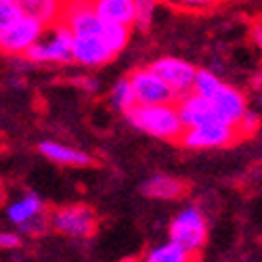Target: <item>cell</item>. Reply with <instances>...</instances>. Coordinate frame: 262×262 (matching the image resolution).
<instances>
[{
    "mask_svg": "<svg viewBox=\"0 0 262 262\" xmlns=\"http://www.w3.org/2000/svg\"><path fill=\"white\" fill-rule=\"evenodd\" d=\"M208 101L214 109L216 120L231 124V126H237L244 120V116L248 114V101H246L244 93L233 89V86H229V84L218 86V91Z\"/></svg>",
    "mask_w": 262,
    "mask_h": 262,
    "instance_id": "obj_9",
    "label": "cell"
},
{
    "mask_svg": "<svg viewBox=\"0 0 262 262\" xmlns=\"http://www.w3.org/2000/svg\"><path fill=\"white\" fill-rule=\"evenodd\" d=\"M126 120L137 130L162 141H179L183 135V122L174 103L160 105H135L126 112Z\"/></svg>",
    "mask_w": 262,
    "mask_h": 262,
    "instance_id": "obj_1",
    "label": "cell"
},
{
    "mask_svg": "<svg viewBox=\"0 0 262 262\" xmlns=\"http://www.w3.org/2000/svg\"><path fill=\"white\" fill-rule=\"evenodd\" d=\"M164 3L177 9H185V11H202V9H210L218 5L221 0H164Z\"/></svg>",
    "mask_w": 262,
    "mask_h": 262,
    "instance_id": "obj_24",
    "label": "cell"
},
{
    "mask_svg": "<svg viewBox=\"0 0 262 262\" xmlns=\"http://www.w3.org/2000/svg\"><path fill=\"white\" fill-rule=\"evenodd\" d=\"M191 256L193 254H189L181 246L168 242L164 246H158V248L151 250L147 254L145 262H191Z\"/></svg>",
    "mask_w": 262,
    "mask_h": 262,
    "instance_id": "obj_19",
    "label": "cell"
},
{
    "mask_svg": "<svg viewBox=\"0 0 262 262\" xmlns=\"http://www.w3.org/2000/svg\"><path fill=\"white\" fill-rule=\"evenodd\" d=\"M59 21L74 36H99L103 30V19L95 13L93 5L72 3V0H65Z\"/></svg>",
    "mask_w": 262,
    "mask_h": 262,
    "instance_id": "obj_10",
    "label": "cell"
},
{
    "mask_svg": "<svg viewBox=\"0 0 262 262\" xmlns=\"http://www.w3.org/2000/svg\"><path fill=\"white\" fill-rule=\"evenodd\" d=\"M21 15L24 13H21L17 0H0V40Z\"/></svg>",
    "mask_w": 262,
    "mask_h": 262,
    "instance_id": "obj_22",
    "label": "cell"
},
{
    "mask_svg": "<svg viewBox=\"0 0 262 262\" xmlns=\"http://www.w3.org/2000/svg\"><path fill=\"white\" fill-rule=\"evenodd\" d=\"M177 109H179V116H181V122H183L185 128L202 126V124H208V122L216 120L210 101L206 97L195 95V93L183 95L179 105H177Z\"/></svg>",
    "mask_w": 262,
    "mask_h": 262,
    "instance_id": "obj_12",
    "label": "cell"
},
{
    "mask_svg": "<svg viewBox=\"0 0 262 262\" xmlns=\"http://www.w3.org/2000/svg\"><path fill=\"white\" fill-rule=\"evenodd\" d=\"M208 239L206 216L198 208H187L170 223V242L181 246L189 254H198Z\"/></svg>",
    "mask_w": 262,
    "mask_h": 262,
    "instance_id": "obj_3",
    "label": "cell"
},
{
    "mask_svg": "<svg viewBox=\"0 0 262 262\" xmlns=\"http://www.w3.org/2000/svg\"><path fill=\"white\" fill-rule=\"evenodd\" d=\"M128 82L133 86L135 93V101L137 105H160V103H174L179 97L174 95L168 84L154 74L149 68L143 70H135L133 74L128 76Z\"/></svg>",
    "mask_w": 262,
    "mask_h": 262,
    "instance_id": "obj_7",
    "label": "cell"
},
{
    "mask_svg": "<svg viewBox=\"0 0 262 262\" xmlns=\"http://www.w3.org/2000/svg\"><path fill=\"white\" fill-rule=\"evenodd\" d=\"M97 214L91 206L86 204H74V206H63L55 210L49 218V225L61 233L74 239H89L97 231Z\"/></svg>",
    "mask_w": 262,
    "mask_h": 262,
    "instance_id": "obj_4",
    "label": "cell"
},
{
    "mask_svg": "<svg viewBox=\"0 0 262 262\" xmlns=\"http://www.w3.org/2000/svg\"><path fill=\"white\" fill-rule=\"evenodd\" d=\"M42 34H45V26H42L40 21L21 15L15 24L5 32L3 40H0V53L11 55V57L26 55L40 40Z\"/></svg>",
    "mask_w": 262,
    "mask_h": 262,
    "instance_id": "obj_6",
    "label": "cell"
},
{
    "mask_svg": "<svg viewBox=\"0 0 262 262\" xmlns=\"http://www.w3.org/2000/svg\"><path fill=\"white\" fill-rule=\"evenodd\" d=\"M149 70L154 74H158L177 97H183V95L191 93L195 72H198L191 63H187L183 59H177V57H160L149 65Z\"/></svg>",
    "mask_w": 262,
    "mask_h": 262,
    "instance_id": "obj_8",
    "label": "cell"
},
{
    "mask_svg": "<svg viewBox=\"0 0 262 262\" xmlns=\"http://www.w3.org/2000/svg\"><path fill=\"white\" fill-rule=\"evenodd\" d=\"M112 101L114 105L120 109V112H128V109H133L137 105L135 101V93H133V86H130L128 78H122L114 84V89H112Z\"/></svg>",
    "mask_w": 262,
    "mask_h": 262,
    "instance_id": "obj_20",
    "label": "cell"
},
{
    "mask_svg": "<svg viewBox=\"0 0 262 262\" xmlns=\"http://www.w3.org/2000/svg\"><path fill=\"white\" fill-rule=\"evenodd\" d=\"M252 38H254V42L258 45V49L262 51V17L254 24V28H252Z\"/></svg>",
    "mask_w": 262,
    "mask_h": 262,
    "instance_id": "obj_28",
    "label": "cell"
},
{
    "mask_svg": "<svg viewBox=\"0 0 262 262\" xmlns=\"http://www.w3.org/2000/svg\"><path fill=\"white\" fill-rule=\"evenodd\" d=\"M21 244V237L17 233H0V250H13Z\"/></svg>",
    "mask_w": 262,
    "mask_h": 262,
    "instance_id": "obj_27",
    "label": "cell"
},
{
    "mask_svg": "<svg viewBox=\"0 0 262 262\" xmlns=\"http://www.w3.org/2000/svg\"><path fill=\"white\" fill-rule=\"evenodd\" d=\"M221 84H223V82L218 80L212 72H208V70H198V72H195V80H193L191 93L210 99V97L218 91V86H221Z\"/></svg>",
    "mask_w": 262,
    "mask_h": 262,
    "instance_id": "obj_21",
    "label": "cell"
},
{
    "mask_svg": "<svg viewBox=\"0 0 262 262\" xmlns=\"http://www.w3.org/2000/svg\"><path fill=\"white\" fill-rule=\"evenodd\" d=\"M17 3L21 13L40 21L45 28L57 24L65 7V0H17Z\"/></svg>",
    "mask_w": 262,
    "mask_h": 262,
    "instance_id": "obj_16",
    "label": "cell"
},
{
    "mask_svg": "<svg viewBox=\"0 0 262 262\" xmlns=\"http://www.w3.org/2000/svg\"><path fill=\"white\" fill-rule=\"evenodd\" d=\"M256 128H258V118L248 109V114L244 116V120L237 124V130H239V135H242V137H246V135H252Z\"/></svg>",
    "mask_w": 262,
    "mask_h": 262,
    "instance_id": "obj_26",
    "label": "cell"
},
{
    "mask_svg": "<svg viewBox=\"0 0 262 262\" xmlns=\"http://www.w3.org/2000/svg\"><path fill=\"white\" fill-rule=\"evenodd\" d=\"M114 55L107 51L99 36H74L72 40V61L84 68H99L112 61Z\"/></svg>",
    "mask_w": 262,
    "mask_h": 262,
    "instance_id": "obj_11",
    "label": "cell"
},
{
    "mask_svg": "<svg viewBox=\"0 0 262 262\" xmlns=\"http://www.w3.org/2000/svg\"><path fill=\"white\" fill-rule=\"evenodd\" d=\"M141 191L143 195L154 200H181L187 193V183L174 177H166V174H156L143 183Z\"/></svg>",
    "mask_w": 262,
    "mask_h": 262,
    "instance_id": "obj_15",
    "label": "cell"
},
{
    "mask_svg": "<svg viewBox=\"0 0 262 262\" xmlns=\"http://www.w3.org/2000/svg\"><path fill=\"white\" fill-rule=\"evenodd\" d=\"M72 3H82V5H95L97 0H72Z\"/></svg>",
    "mask_w": 262,
    "mask_h": 262,
    "instance_id": "obj_29",
    "label": "cell"
},
{
    "mask_svg": "<svg viewBox=\"0 0 262 262\" xmlns=\"http://www.w3.org/2000/svg\"><path fill=\"white\" fill-rule=\"evenodd\" d=\"M93 9L105 24H122L130 28L135 26L137 19L135 0H97Z\"/></svg>",
    "mask_w": 262,
    "mask_h": 262,
    "instance_id": "obj_13",
    "label": "cell"
},
{
    "mask_svg": "<svg viewBox=\"0 0 262 262\" xmlns=\"http://www.w3.org/2000/svg\"><path fill=\"white\" fill-rule=\"evenodd\" d=\"M19 227H21V231L28 233V235H38V233H45V231H47L49 221H47V216H45V214H40V216L32 218V221H28V223H24V225H19Z\"/></svg>",
    "mask_w": 262,
    "mask_h": 262,
    "instance_id": "obj_25",
    "label": "cell"
},
{
    "mask_svg": "<svg viewBox=\"0 0 262 262\" xmlns=\"http://www.w3.org/2000/svg\"><path fill=\"white\" fill-rule=\"evenodd\" d=\"M239 139H242V135H239L237 126L214 120L202 126L185 128L179 141L187 149H218V147H229Z\"/></svg>",
    "mask_w": 262,
    "mask_h": 262,
    "instance_id": "obj_5",
    "label": "cell"
},
{
    "mask_svg": "<svg viewBox=\"0 0 262 262\" xmlns=\"http://www.w3.org/2000/svg\"><path fill=\"white\" fill-rule=\"evenodd\" d=\"M38 151L47 160L55 162V164H61V166H89L93 164V158L89 154H84L80 149H74V147H68V145H61L57 141H42L38 145Z\"/></svg>",
    "mask_w": 262,
    "mask_h": 262,
    "instance_id": "obj_14",
    "label": "cell"
},
{
    "mask_svg": "<svg viewBox=\"0 0 262 262\" xmlns=\"http://www.w3.org/2000/svg\"><path fill=\"white\" fill-rule=\"evenodd\" d=\"M135 7H137V19H135V26L139 30H147L154 21V13L158 7V0H135Z\"/></svg>",
    "mask_w": 262,
    "mask_h": 262,
    "instance_id": "obj_23",
    "label": "cell"
},
{
    "mask_svg": "<svg viewBox=\"0 0 262 262\" xmlns=\"http://www.w3.org/2000/svg\"><path fill=\"white\" fill-rule=\"evenodd\" d=\"M40 214H45V204H42V200L38 198V195H34V193L24 195V198H19L17 202H13L7 208L9 221L15 223L17 227L28 223V221H32V218H36Z\"/></svg>",
    "mask_w": 262,
    "mask_h": 262,
    "instance_id": "obj_17",
    "label": "cell"
},
{
    "mask_svg": "<svg viewBox=\"0 0 262 262\" xmlns=\"http://www.w3.org/2000/svg\"><path fill=\"white\" fill-rule=\"evenodd\" d=\"M74 34L61 21L45 28L40 40L24 55L32 63H70Z\"/></svg>",
    "mask_w": 262,
    "mask_h": 262,
    "instance_id": "obj_2",
    "label": "cell"
},
{
    "mask_svg": "<svg viewBox=\"0 0 262 262\" xmlns=\"http://www.w3.org/2000/svg\"><path fill=\"white\" fill-rule=\"evenodd\" d=\"M99 38L103 40V45L107 47V51L116 57V55H120L128 47V42H130V26L105 24V21H103V30H101Z\"/></svg>",
    "mask_w": 262,
    "mask_h": 262,
    "instance_id": "obj_18",
    "label": "cell"
}]
</instances>
